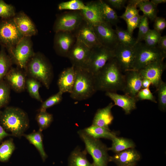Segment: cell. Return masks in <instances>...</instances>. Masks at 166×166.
I'll return each mask as SVG.
<instances>
[{"mask_svg":"<svg viewBox=\"0 0 166 166\" xmlns=\"http://www.w3.org/2000/svg\"><path fill=\"white\" fill-rule=\"evenodd\" d=\"M123 73L115 58L109 60L94 76L97 91L113 92L122 91L124 83Z\"/></svg>","mask_w":166,"mask_h":166,"instance_id":"1","label":"cell"},{"mask_svg":"<svg viewBox=\"0 0 166 166\" xmlns=\"http://www.w3.org/2000/svg\"><path fill=\"white\" fill-rule=\"evenodd\" d=\"M0 122L11 135L21 137L28 128L29 121L26 113L20 108L8 107L0 113Z\"/></svg>","mask_w":166,"mask_h":166,"instance_id":"2","label":"cell"},{"mask_svg":"<svg viewBox=\"0 0 166 166\" xmlns=\"http://www.w3.org/2000/svg\"><path fill=\"white\" fill-rule=\"evenodd\" d=\"M26 75L42 83L48 89L53 77L52 65L48 59L41 53H35L28 62L24 70Z\"/></svg>","mask_w":166,"mask_h":166,"instance_id":"3","label":"cell"},{"mask_svg":"<svg viewBox=\"0 0 166 166\" xmlns=\"http://www.w3.org/2000/svg\"><path fill=\"white\" fill-rule=\"evenodd\" d=\"M75 68L76 78L70 97L77 101L86 100L97 91L94 76L84 68Z\"/></svg>","mask_w":166,"mask_h":166,"instance_id":"4","label":"cell"},{"mask_svg":"<svg viewBox=\"0 0 166 166\" xmlns=\"http://www.w3.org/2000/svg\"><path fill=\"white\" fill-rule=\"evenodd\" d=\"M78 133L84 142L87 152L93 160L94 166H108L109 156L107 153L108 148L99 139H95L88 135L82 130Z\"/></svg>","mask_w":166,"mask_h":166,"instance_id":"5","label":"cell"},{"mask_svg":"<svg viewBox=\"0 0 166 166\" xmlns=\"http://www.w3.org/2000/svg\"><path fill=\"white\" fill-rule=\"evenodd\" d=\"M135 47V55L132 70L139 71L152 62L163 61L166 57L157 46L149 47L140 42L136 44Z\"/></svg>","mask_w":166,"mask_h":166,"instance_id":"6","label":"cell"},{"mask_svg":"<svg viewBox=\"0 0 166 166\" xmlns=\"http://www.w3.org/2000/svg\"><path fill=\"white\" fill-rule=\"evenodd\" d=\"M7 51L13 64L24 71L28 62L35 53L31 37H26Z\"/></svg>","mask_w":166,"mask_h":166,"instance_id":"7","label":"cell"},{"mask_svg":"<svg viewBox=\"0 0 166 166\" xmlns=\"http://www.w3.org/2000/svg\"><path fill=\"white\" fill-rule=\"evenodd\" d=\"M24 36L18 30L13 18L0 20V45L7 50L15 46Z\"/></svg>","mask_w":166,"mask_h":166,"instance_id":"8","label":"cell"},{"mask_svg":"<svg viewBox=\"0 0 166 166\" xmlns=\"http://www.w3.org/2000/svg\"><path fill=\"white\" fill-rule=\"evenodd\" d=\"M114 57V49L102 45L93 48L91 49L88 61L84 68L94 76L109 60Z\"/></svg>","mask_w":166,"mask_h":166,"instance_id":"9","label":"cell"},{"mask_svg":"<svg viewBox=\"0 0 166 166\" xmlns=\"http://www.w3.org/2000/svg\"><path fill=\"white\" fill-rule=\"evenodd\" d=\"M81 11H71L58 15L53 25L55 32L68 31L73 32L83 22Z\"/></svg>","mask_w":166,"mask_h":166,"instance_id":"10","label":"cell"},{"mask_svg":"<svg viewBox=\"0 0 166 166\" xmlns=\"http://www.w3.org/2000/svg\"><path fill=\"white\" fill-rule=\"evenodd\" d=\"M93 27L101 45L113 49L119 43L115 30L110 25L103 22Z\"/></svg>","mask_w":166,"mask_h":166,"instance_id":"11","label":"cell"},{"mask_svg":"<svg viewBox=\"0 0 166 166\" xmlns=\"http://www.w3.org/2000/svg\"><path fill=\"white\" fill-rule=\"evenodd\" d=\"M114 51V58L123 72L132 70L135 55V46H128L119 43Z\"/></svg>","mask_w":166,"mask_h":166,"instance_id":"12","label":"cell"},{"mask_svg":"<svg viewBox=\"0 0 166 166\" xmlns=\"http://www.w3.org/2000/svg\"><path fill=\"white\" fill-rule=\"evenodd\" d=\"M91 49L82 42L76 39L67 58L75 68H85L88 61Z\"/></svg>","mask_w":166,"mask_h":166,"instance_id":"13","label":"cell"},{"mask_svg":"<svg viewBox=\"0 0 166 166\" xmlns=\"http://www.w3.org/2000/svg\"><path fill=\"white\" fill-rule=\"evenodd\" d=\"M53 47L58 55L67 57L69 53L75 43L76 39L73 32L59 31L55 33Z\"/></svg>","mask_w":166,"mask_h":166,"instance_id":"14","label":"cell"},{"mask_svg":"<svg viewBox=\"0 0 166 166\" xmlns=\"http://www.w3.org/2000/svg\"><path fill=\"white\" fill-rule=\"evenodd\" d=\"M166 68L164 61H159L148 64L138 71L142 78L149 80L156 89L163 81L162 76Z\"/></svg>","mask_w":166,"mask_h":166,"instance_id":"15","label":"cell"},{"mask_svg":"<svg viewBox=\"0 0 166 166\" xmlns=\"http://www.w3.org/2000/svg\"><path fill=\"white\" fill-rule=\"evenodd\" d=\"M73 32L76 39L82 42L91 49L102 46L97 38L93 26L84 21Z\"/></svg>","mask_w":166,"mask_h":166,"instance_id":"16","label":"cell"},{"mask_svg":"<svg viewBox=\"0 0 166 166\" xmlns=\"http://www.w3.org/2000/svg\"><path fill=\"white\" fill-rule=\"evenodd\" d=\"M124 83L123 91L124 94L136 99L142 89V78L138 71L131 70L124 73Z\"/></svg>","mask_w":166,"mask_h":166,"instance_id":"17","label":"cell"},{"mask_svg":"<svg viewBox=\"0 0 166 166\" xmlns=\"http://www.w3.org/2000/svg\"><path fill=\"white\" fill-rule=\"evenodd\" d=\"M26 75L25 71L18 67H12L4 80L10 89L18 93L24 91L26 88Z\"/></svg>","mask_w":166,"mask_h":166,"instance_id":"18","label":"cell"},{"mask_svg":"<svg viewBox=\"0 0 166 166\" xmlns=\"http://www.w3.org/2000/svg\"><path fill=\"white\" fill-rule=\"evenodd\" d=\"M19 30L24 37H31L37 34V30L31 19L24 12L16 13L13 18Z\"/></svg>","mask_w":166,"mask_h":166,"instance_id":"19","label":"cell"},{"mask_svg":"<svg viewBox=\"0 0 166 166\" xmlns=\"http://www.w3.org/2000/svg\"><path fill=\"white\" fill-rule=\"evenodd\" d=\"M105 95L110 98L114 102V105L122 109L126 114H130L136 108V99L128 95L117 94L116 92H106Z\"/></svg>","mask_w":166,"mask_h":166,"instance_id":"20","label":"cell"},{"mask_svg":"<svg viewBox=\"0 0 166 166\" xmlns=\"http://www.w3.org/2000/svg\"><path fill=\"white\" fill-rule=\"evenodd\" d=\"M76 76L75 69L73 66L63 70L59 75L57 81L59 91L63 93H70L74 84Z\"/></svg>","mask_w":166,"mask_h":166,"instance_id":"21","label":"cell"},{"mask_svg":"<svg viewBox=\"0 0 166 166\" xmlns=\"http://www.w3.org/2000/svg\"><path fill=\"white\" fill-rule=\"evenodd\" d=\"M85 4L88 7V9L81 11L85 22L93 26L104 22L97 1H90Z\"/></svg>","mask_w":166,"mask_h":166,"instance_id":"22","label":"cell"},{"mask_svg":"<svg viewBox=\"0 0 166 166\" xmlns=\"http://www.w3.org/2000/svg\"><path fill=\"white\" fill-rule=\"evenodd\" d=\"M140 158V156L136 150L129 148L110 156L109 162H113L118 166L136 163Z\"/></svg>","mask_w":166,"mask_h":166,"instance_id":"23","label":"cell"},{"mask_svg":"<svg viewBox=\"0 0 166 166\" xmlns=\"http://www.w3.org/2000/svg\"><path fill=\"white\" fill-rule=\"evenodd\" d=\"M114 105L112 102L105 107L97 110L94 117L92 125L109 128L114 117L111 109Z\"/></svg>","mask_w":166,"mask_h":166,"instance_id":"24","label":"cell"},{"mask_svg":"<svg viewBox=\"0 0 166 166\" xmlns=\"http://www.w3.org/2000/svg\"><path fill=\"white\" fill-rule=\"evenodd\" d=\"M102 19L104 22L111 26H117L119 17L116 11L105 1L97 0Z\"/></svg>","mask_w":166,"mask_h":166,"instance_id":"25","label":"cell"},{"mask_svg":"<svg viewBox=\"0 0 166 166\" xmlns=\"http://www.w3.org/2000/svg\"><path fill=\"white\" fill-rule=\"evenodd\" d=\"M82 130L89 136L97 139L104 138L112 140L117 136L116 133L111 131L109 128L93 125Z\"/></svg>","mask_w":166,"mask_h":166,"instance_id":"26","label":"cell"},{"mask_svg":"<svg viewBox=\"0 0 166 166\" xmlns=\"http://www.w3.org/2000/svg\"><path fill=\"white\" fill-rule=\"evenodd\" d=\"M87 152L81 151L78 148H75L71 153L69 160V166H94L86 158Z\"/></svg>","mask_w":166,"mask_h":166,"instance_id":"27","label":"cell"},{"mask_svg":"<svg viewBox=\"0 0 166 166\" xmlns=\"http://www.w3.org/2000/svg\"><path fill=\"white\" fill-rule=\"evenodd\" d=\"M23 136L37 148L43 160H45L47 157V155L44 148L42 131L38 130L29 134H24Z\"/></svg>","mask_w":166,"mask_h":166,"instance_id":"28","label":"cell"},{"mask_svg":"<svg viewBox=\"0 0 166 166\" xmlns=\"http://www.w3.org/2000/svg\"><path fill=\"white\" fill-rule=\"evenodd\" d=\"M112 146L108 148V149L116 153L128 149L133 148L135 146L133 141L126 138L116 136L112 139Z\"/></svg>","mask_w":166,"mask_h":166,"instance_id":"29","label":"cell"},{"mask_svg":"<svg viewBox=\"0 0 166 166\" xmlns=\"http://www.w3.org/2000/svg\"><path fill=\"white\" fill-rule=\"evenodd\" d=\"M157 6L148 0H141L137 5L139 10L142 12L144 15L151 21H154L157 16Z\"/></svg>","mask_w":166,"mask_h":166,"instance_id":"30","label":"cell"},{"mask_svg":"<svg viewBox=\"0 0 166 166\" xmlns=\"http://www.w3.org/2000/svg\"><path fill=\"white\" fill-rule=\"evenodd\" d=\"M12 60L6 51V49L1 47L0 50V81L4 78L12 67Z\"/></svg>","mask_w":166,"mask_h":166,"instance_id":"31","label":"cell"},{"mask_svg":"<svg viewBox=\"0 0 166 166\" xmlns=\"http://www.w3.org/2000/svg\"><path fill=\"white\" fill-rule=\"evenodd\" d=\"M115 30L119 43L128 46H134L136 44V38L127 30L116 26Z\"/></svg>","mask_w":166,"mask_h":166,"instance_id":"32","label":"cell"},{"mask_svg":"<svg viewBox=\"0 0 166 166\" xmlns=\"http://www.w3.org/2000/svg\"><path fill=\"white\" fill-rule=\"evenodd\" d=\"M41 86V83L38 80L30 77L26 79V88L30 96L37 101L42 102L39 91Z\"/></svg>","mask_w":166,"mask_h":166,"instance_id":"33","label":"cell"},{"mask_svg":"<svg viewBox=\"0 0 166 166\" xmlns=\"http://www.w3.org/2000/svg\"><path fill=\"white\" fill-rule=\"evenodd\" d=\"M58 9L59 10L81 11L87 10L88 7L81 0H70L60 3L58 5Z\"/></svg>","mask_w":166,"mask_h":166,"instance_id":"34","label":"cell"},{"mask_svg":"<svg viewBox=\"0 0 166 166\" xmlns=\"http://www.w3.org/2000/svg\"><path fill=\"white\" fill-rule=\"evenodd\" d=\"M15 149L13 139L10 138L5 141L0 145V161L8 160Z\"/></svg>","mask_w":166,"mask_h":166,"instance_id":"35","label":"cell"},{"mask_svg":"<svg viewBox=\"0 0 166 166\" xmlns=\"http://www.w3.org/2000/svg\"><path fill=\"white\" fill-rule=\"evenodd\" d=\"M36 119L41 131L49 127L53 120V115L46 111H40L37 114Z\"/></svg>","mask_w":166,"mask_h":166,"instance_id":"36","label":"cell"},{"mask_svg":"<svg viewBox=\"0 0 166 166\" xmlns=\"http://www.w3.org/2000/svg\"><path fill=\"white\" fill-rule=\"evenodd\" d=\"M10 89V86L4 80L0 81V109L9 103Z\"/></svg>","mask_w":166,"mask_h":166,"instance_id":"37","label":"cell"},{"mask_svg":"<svg viewBox=\"0 0 166 166\" xmlns=\"http://www.w3.org/2000/svg\"><path fill=\"white\" fill-rule=\"evenodd\" d=\"M16 13L13 6L6 3L4 0H0V18L1 19L13 18Z\"/></svg>","mask_w":166,"mask_h":166,"instance_id":"38","label":"cell"},{"mask_svg":"<svg viewBox=\"0 0 166 166\" xmlns=\"http://www.w3.org/2000/svg\"><path fill=\"white\" fill-rule=\"evenodd\" d=\"M159 109L165 112L166 110V83L163 81L156 89Z\"/></svg>","mask_w":166,"mask_h":166,"instance_id":"39","label":"cell"},{"mask_svg":"<svg viewBox=\"0 0 166 166\" xmlns=\"http://www.w3.org/2000/svg\"><path fill=\"white\" fill-rule=\"evenodd\" d=\"M63 93L59 91L42 102L39 111H46V109L60 103L62 99Z\"/></svg>","mask_w":166,"mask_h":166,"instance_id":"40","label":"cell"},{"mask_svg":"<svg viewBox=\"0 0 166 166\" xmlns=\"http://www.w3.org/2000/svg\"><path fill=\"white\" fill-rule=\"evenodd\" d=\"M161 37L160 33L153 29H150L144 37L143 40L147 46L154 47L157 46Z\"/></svg>","mask_w":166,"mask_h":166,"instance_id":"41","label":"cell"},{"mask_svg":"<svg viewBox=\"0 0 166 166\" xmlns=\"http://www.w3.org/2000/svg\"><path fill=\"white\" fill-rule=\"evenodd\" d=\"M138 35L136 38V44L141 42L150 30L148 18L145 16L143 17L140 24Z\"/></svg>","mask_w":166,"mask_h":166,"instance_id":"42","label":"cell"},{"mask_svg":"<svg viewBox=\"0 0 166 166\" xmlns=\"http://www.w3.org/2000/svg\"><path fill=\"white\" fill-rule=\"evenodd\" d=\"M136 99L137 101L148 100L155 103L157 102L149 88L142 89L137 93Z\"/></svg>","mask_w":166,"mask_h":166,"instance_id":"43","label":"cell"},{"mask_svg":"<svg viewBox=\"0 0 166 166\" xmlns=\"http://www.w3.org/2000/svg\"><path fill=\"white\" fill-rule=\"evenodd\" d=\"M137 8L136 6L127 4L126 6L125 7V12L119 18L125 21L139 14L140 10Z\"/></svg>","mask_w":166,"mask_h":166,"instance_id":"44","label":"cell"},{"mask_svg":"<svg viewBox=\"0 0 166 166\" xmlns=\"http://www.w3.org/2000/svg\"><path fill=\"white\" fill-rule=\"evenodd\" d=\"M143 15L138 14L132 18L125 21L127 25V30L132 34L134 30L138 28L140 22Z\"/></svg>","mask_w":166,"mask_h":166,"instance_id":"45","label":"cell"},{"mask_svg":"<svg viewBox=\"0 0 166 166\" xmlns=\"http://www.w3.org/2000/svg\"><path fill=\"white\" fill-rule=\"evenodd\" d=\"M166 27V21L165 18L157 17L154 21V29L160 33Z\"/></svg>","mask_w":166,"mask_h":166,"instance_id":"46","label":"cell"},{"mask_svg":"<svg viewBox=\"0 0 166 166\" xmlns=\"http://www.w3.org/2000/svg\"><path fill=\"white\" fill-rule=\"evenodd\" d=\"M105 1L113 8L121 9L125 7L126 0H106Z\"/></svg>","mask_w":166,"mask_h":166,"instance_id":"47","label":"cell"},{"mask_svg":"<svg viewBox=\"0 0 166 166\" xmlns=\"http://www.w3.org/2000/svg\"><path fill=\"white\" fill-rule=\"evenodd\" d=\"M157 46L159 49L166 55V36L164 35L161 37Z\"/></svg>","mask_w":166,"mask_h":166,"instance_id":"48","label":"cell"},{"mask_svg":"<svg viewBox=\"0 0 166 166\" xmlns=\"http://www.w3.org/2000/svg\"><path fill=\"white\" fill-rule=\"evenodd\" d=\"M11 136L10 134L7 133L4 129L0 124V143L5 137Z\"/></svg>","mask_w":166,"mask_h":166,"instance_id":"49","label":"cell"},{"mask_svg":"<svg viewBox=\"0 0 166 166\" xmlns=\"http://www.w3.org/2000/svg\"><path fill=\"white\" fill-rule=\"evenodd\" d=\"M152 85L151 82L145 78H142V88H149Z\"/></svg>","mask_w":166,"mask_h":166,"instance_id":"50","label":"cell"},{"mask_svg":"<svg viewBox=\"0 0 166 166\" xmlns=\"http://www.w3.org/2000/svg\"><path fill=\"white\" fill-rule=\"evenodd\" d=\"M151 1L157 6L159 4L164 3L166 2V0H152Z\"/></svg>","mask_w":166,"mask_h":166,"instance_id":"51","label":"cell"},{"mask_svg":"<svg viewBox=\"0 0 166 166\" xmlns=\"http://www.w3.org/2000/svg\"><path fill=\"white\" fill-rule=\"evenodd\" d=\"M136 163H133L132 164H130L128 165H120V166H135L136 165Z\"/></svg>","mask_w":166,"mask_h":166,"instance_id":"52","label":"cell"}]
</instances>
